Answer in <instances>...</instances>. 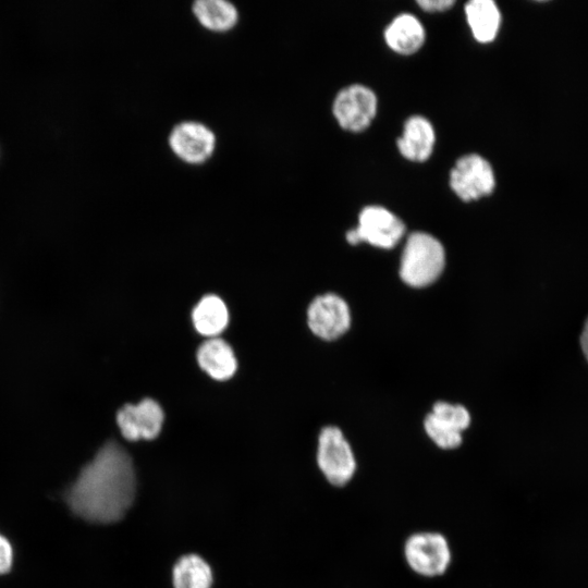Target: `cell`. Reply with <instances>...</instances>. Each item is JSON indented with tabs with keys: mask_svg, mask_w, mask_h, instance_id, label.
<instances>
[{
	"mask_svg": "<svg viewBox=\"0 0 588 588\" xmlns=\"http://www.w3.org/2000/svg\"><path fill=\"white\" fill-rule=\"evenodd\" d=\"M192 320L199 334L208 339L218 338L228 326L229 310L222 298L208 294L194 307Z\"/></svg>",
	"mask_w": 588,
	"mask_h": 588,
	"instance_id": "14",
	"label": "cell"
},
{
	"mask_svg": "<svg viewBox=\"0 0 588 588\" xmlns=\"http://www.w3.org/2000/svg\"><path fill=\"white\" fill-rule=\"evenodd\" d=\"M417 3L428 12L444 11L454 4L451 0H419Z\"/></svg>",
	"mask_w": 588,
	"mask_h": 588,
	"instance_id": "21",
	"label": "cell"
},
{
	"mask_svg": "<svg viewBox=\"0 0 588 588\" xmlns=\"http://www.w3.org/2000/svg\"><path fill=\"white\" fill-rule=\"evenodd\" d=\"M434 140L430 122L420 115H414L405 122L403 135L397 139V148L406 159L421 162L430 157Z\"/></svg>",
	"mask_w": 588,
	"mask_h": 588,
	"instance_id": "11",
	"label": "cell"
},
{
	"mask_svg": "<svg viewBox=\"0 0 588 588\" xmlns=\"http://www.w3.org/2000/svg\"><path fill=\"white\" fill-rule=\"evenodd\" d=\"M317 464L332 486L344 487L353 479L357 468L356 458L350 443L338 427L328 426L320 431Z\"/></svg>",
	"mask_w": 588,
	"mask_h": 588,
	"instance_id": "3",
	"label": "cell"
},
{
	"mask_svg": "<svg viewBox=\"0 0 588 588\" xmlns=\"http://www.w3.org/2000/svg\"><path fill=\"white\" fill-rule=\"evenodd\" d=\"M193 11L198 21L212 30H226L237 21L235 7L224 0H198Z\"/></svg>",
	"mask_w": 588,
	"mask_h": 588,
	"instance_id": "17",
	"label": "cell"
},
{
	"mask_svg": "<svg viewBox=\"0 0 588 588\" xmlns=\"http://www.w3.org/2000/svg\"><path fill=\"white\" fill-rule=\"evenodd\" d=\"M424 427L427 436L440 449L453 450L462 444V432L431 413L426 417Z\"/></svg>",
	"mask_w": 588,
	"mask_h": 588,
	"instance_id": "18",
	"label": "cell"
},
{
	"mask_svg": "<svg viewBox=\"0 0 588 588\" xmlns=\"http://www.w3.org/2000/svg\"><path fill=\"white\" fill-rule=\"evenodd\" d=\"M135 492L136 476L130 454L118 442L109 441L81 470L66 501L78 517L109 524L125 515Z\"/></svg>",
	"mask_w": 588,
	"mask_h": 588,
	"instance_id": "1",
	"label": "cell"
},
{
	"mask_svg": "<svg viewBox=\"0 0 588 588\" xmlns=\"http://www.w3.org/2000/svg\"><path fill=\"white\" fill-rule=\"evenodd\" d=\"M164 414L159 403L144 399L137 404H125L117 413V424L128 441L152 440L162 429Z\"/></svg>",
	"mask_w": 588,
	"mask_h": 588,
	"instance_id": "9",
	"label": "cell"
},
{
	"mask_svg": "<svg viewBox=\"0 0 588 588\" xmlns=\"http://www.w3.org/2000/svg\"><path fill=\"white\" fill-rule=\"evenodd\" d=\"M404 231V223L391 211L380 206H368L359 215L358 226L347 232L346 240L352 245L367 242L389 249L397 244Z\"/></svg>",
	"mask_w": 588,
	"mask_h": 588,
	"instance_id": "5",
	"label": "cell"
},
{
	"mask_svg": "<svg viewBox=\"0 0 588 588\" xmlns=\"http://www.w3.org/2000/svg\"><path fill=\"white\" fill-rule=\"evenodd\" d=\"M579 347L588 364V316L586 317L580 334H579Z\"/></svg>",
	"mask_w": 588,
	"mask_h": 588,
	"instance_id": "22",
	"label": "cell"
},
{
	"mask_svg": "<svg viewBox=\"0 0 588 588\" xmlns=\"http://www.w3.org/2000/svg\"><path fill=\"white\" fill-rule=\"evenodd\" d=\"M445 265L442 244L430 234L412 233L404 246L400 275L408 285L422 287L433 283Z\"/></svg>",
	"mask_w": 588,
	"mask_h": 588,
	"instance_id": "2",
	"label": "cell"
},
{
	"mask_svg": "<svg viewBox=\"0 0 588 588\" xmlns=\"http://www.w3.org/2000/svg\"><path fill=\"white\" fill-rule=\"evenodd\" d=\"M384 39L388 46L403 54H409L420 48L425 40L421 23L412 14L396 16L385 28Z\"/></svg>",
	"mask_w": 588,
	"mask_h": 588,
	"instance_id": "13",
	"label": "cell"
},
{
	"mask_svg": "<svg viewBox=\"0 0 588 588\" xmlns=\"http://www.w3.org/2000/svg\"><path fill=\"white\" fill-rule=\"evenodd\" d=\"M377 112L375 93L363 85L343 88L333 102L338 123L347 131L360 132L369 126Z\"/></svg>",
	"mask_w": 588,
	"mask_h": 588,
	"instance_id": "7",
	"label": "cell"
},
{
	"mask_svg": "<svg viewBox=\"0 0 588 588\" xmlns=\"http://www.w3.org/2000/svg\"><path fill=\"white\" fill-rule=\"evenodd\" d=\"M308 327L323 340H334L347 331L351 324L348 305L340 296L328 293L317 296L307 310Z\"/></svg>",
	"mask_w": 588,
	"mask_h": 588,
	"instance_id": "8",
	"label": "cell"
},
{
	"mask_svg": "<svg viewBox=\"0 0 588 588\" xmlns=\"http://www.w3.org/2000/svg\"><path fill=\"white\" fill-rule=\"evenodd\" d=\"M404 559L409 568L424 577L443 575L452 561L448 539L440 532L419 531L404 543Z\"/></svg>",
	"mask_w": 588,
	"mask_h": 588,
	"instance_id": "4",
	"label": "cell"
},
{
	"mask_svg": "<svg viewBox=\"0 0 588 588\" xmlns=\"http://www.w3.org/2000/svg\"><path fill=\"white\" fill-rule=\"evenodd\" d=\"M174 588H210L212 571L197 554H187L177 560L172 572Z\"/></svg>",
	"mask_w": 588,
	"mask_h": 588,
	"instance_id": "16",
	"label": "cell"
},
{
	"mask_svg": "<svg viewBox=\"0 0 588 588\" xmlns=\"http://www.w3.org/2000/svg\"><path fill=\"white\" fill-rule=\"evenodd\" d=\"M467 22L474 37L480 42H489L498 34L501 15L492 0H471L465 7Z\"/></svg>",
	"mask_w": 588,
	"mask_h": 588,
	"instance_id": "15",
	"label": "cell"
},
{
	"mask_svg": "<svg viewBox=\"0 0 588 588\" xmlns=\"http://www.w3.org/2000/svg\"><path fill=\"white\" fill-rule=\"evenodd\" d=\"M196 357L199 367L219 381L230 379L237 368L233 348L220 338H210L203 342Z\"/></svg>",
	"mask_w": 588,
	"mask_h": 588,
	"instance_id": "12",
	"label": "cell"
},
{
	"mask_svg": "<svg viewBox=\"0 0 588 588\" xmlns=\"http://www.w3.org/2000/svg\"><path fill=\"white\" fill-rule=\"evenodd\" d=\"M174 154L188 163H200L208 159L216 145L213 133L198 122H182L169 136Z\"/></svg>",
	"mask_w": 588,
	"mask_h": 588,
	"instance_id": "10",
	"label": "cell"
},
{
	"mask_svg": "<svg viewBox=\"0 0 588 588\" xmlns=\"http://www.w3.org/2000/svg\"><path fill=\"white\" fill-rule=\"evenodd\" d=\"M12 563V548L9 541L0 535V574L7 573Z\"/></svg>",
	"mask_w": 588,
	"mask_h": 588,
	"instance_id": "20",
	"label": "cell"
},
{
	"mask_svg": "<svg viewBox=\"0 0 588 588\" xmlns=\"http://www.w3.org/2000/svg\"><path fill=\"white\" fill-rule=\"evenodd\" d=\"M450 185L463 200L469 201L489 195L495 185L490 163L479 155L461 157L450 173Z\"/></svg>",
	"mask_w": 588,
	"mask_h": 588,
	"instance_id": "6",
	"label": "cell"
},
{
	"mask_svg": "<svg viewBox=\"0 0 588 588\" xmlns=\"http://www.w3.org/2000/svg\"><path fill=\"white\" fill-rule=\"evenodd\" d=\"M431 414L461 432L470 424V415L462 405L438 402L434 404Z\"/></svg>",
	"mask_w": 588,
	"mask_h": 588,
	"instance_id": "19",
	"label": "cell"
}]
</instances>
